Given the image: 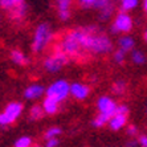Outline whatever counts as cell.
I'll list each match as a JSON object with an SVG mask.
<instances>
[{
    "label": "cell",
    "mask_w": 147,
    "mask_h": 147,
    "mask_svg": "<svg viewBox=\"0 0 147 147\" xmlns=\"http://www.w3.org/2000/svg\"><path fill=\"white\" fill-rule=\"evenodd\" d=\"M56 44H57L58 47H60V49H61L64 53H66L70 58L84 57V56L86 55L85 52H84V49H82L80 40L77 38L74 32H73V29L66 32L61 37V40L57 41Z\"/></svg>",
    "instance_id": "cell-3"
},
{
    "label": "cell",
    "mask_w": 147,
    "mask_h": 147,
    "mask_svg": "<svg viewBox=\"0 0 147 147\" xmlns=\"http://www.w3.org/2000/svg\"><path fill=\"white\" fill-rule=\"evenodd\" d=\"M11 60H12L13 64L20 65V66H27L31 62V60L27 57V55H25L24 52H21L20 49H13V51L11 52Z\"/></svg>",
    "instance_id": "cell-13"
},
{
    "label": "cell",
    "mask_w": 147,
    "mask_h": 147,
    "mask_svg": "<svg viewBox=\"0 0 147 147\" xmlns=\"http://www.w3.org/2000/svg\"><path fill=\"white\" fill-rule=\"evenodd\" d=\"M73 32L80 40L85 53H89L93 56H101L113 52V41L97 25L74 28Z\"/></svg>",
    "instance_id": "cell-1"
},
{
    "label": "cell",
    "mask_w": 147,
    "mask_h": 147,
    "mask_svg": "<svg viewBox=\"0 0 147 147\" xmlns=\"http://www.w3.org/2000/svg\"><path fill=\"white\" fill-rule=\"evenodd\" d=\"M61 133H62V130L60 129V127H49L48 130L45 131L44 138H45V139H51V138H57Z\"/></svg>",
    "instance_id": "cell-24"
},
{
    "label": "cell",
    "mask_w": 147,
    "mask_h": 147,
    "mask_svg": "<svg viewBox=\"0 0 147 147\" xmlns=\"http://www.w3.org/2000/svg\"><path fill=\"white\" fill-rule=\"evenodd\" d=\"M126 89H127V85L123 80H118V81H115L113 85H111V92H113L115 96H123V94L126 93Z\"/></svg>",
    "instance_id": "cell-19"
},
{
    "label": "cell",
    "mask_w": 147,
    "mask_h": 147,
    "mask_svg": "<svg viewBox=\"0 0 147 147\" xmlns=\"http://www.w3.org/2000/svg\"><path fill=\"white\" fill-rule=\"evenodd\" d=\"M126 123H127V115L117 113L114 117L110 118L109 126L113 131H118V130H121V129H123V127L126 126Z\"/></svg>",
    "instance_id": "cell-12"
},
{
    "label": "cell",
    "mask_w": 147,
    "mask_h": 147,
    "mask_svg": "<svg viewBox=\"0 0 147 147\" xmlns=\"http://www.w3.org/2000/svg\"><path fill=\"white\" fill-rule=\"evenodd\" d=\"M72 17V12L69 11H58V19L61 21H68Z\"/></svg>",
    "instance_id": "cell-28"
},
{
    "label": "cell",
    "mask_w": 147,
    "mask_h": 147,
    "mask_svg": "<svg viewBox=\"0 0 147 147\" xmlns=\"http://www.w3.org/2000/svg\"><path fill=\"white\" fill-rule=\"evenodd\" d=\"M89 81H90V82H92V84H96V82H97V81H98V78H97V76L92 74V76H90V77H89Z\"/></svg>",
    "instance_id": "cell-36"
},
{
    "label": "cell",
    "mask_w": 147,
    "mask_h": 147,
    "mask_svg": "<svg viewBox=\"0 0 147 147\" xmlns=\"http://www.w3.org/2000/svg\"><path fill=\"white\" fill-rule=\"evenodd\" d=\"M27 11H28V7L24 1V3L20 4V5L16 7L15 9L9 11V12H8V16H9L13 21H21L25 17V15H27Z\"/></svg>",
    "instance_id": "cell-14"
},
{
    "label": "cell",
    "mask_w": 147,
    "mask_h": 147,
    "mask_svg": "<svg viewBox=\"0 0 147 147\" xmlns=\"http://www.w3.org/2000/svg\"><path fill=\"white\" fill-rule=\"evenodd\" d=\"M139 144L142 147H146L147 146V135H140V137H139Z\"/></svg>",
    "instance_id": "cell-34"
},
{
    "label": "cell",
    "mask_w": 147,
    "mask_h": 147,
    "mask_svg": "<svg viewBox=\"0 0 147 147\" xmlns=\"http://www.w3.org/2000/svg\"><path fill=\"white\" fill-rule=\"evenodd\" d=\"M94 3H96V0H78V4L81 8L94 7Z\"/></svg>",
    "instance_id": "cell-30"
},
{
    "label": "cell",
    "mask_w": 147,
    "mask_h": 147,
    "mask_svg": "<svg viewBox=\"0 0 147 147\" xmlns=\"http://www.w3.org/2000/svg\"><path fill=\"white\" fill-rule=\"evenodd\" d=\"M23 110H24L23 103L13 101V102H9L7 106H5V109H4V113L9 117V119L12 121V122H15V121H16L17 118L21 115Z\"/></svg>",
    "instance_id": "cell-10"
},
{
    "label": "cell",
    "mask_w": 147,
    "mask_h": 147,
    "mask_svg": "<svg viewBox=\"0 0 147 147\" xmlns=\"http://www.w3.org/2000/svg\"><path fill=\"white\" fill-rule=\"evenodd\" d=\"M110 3H113L111 0H96V3H94V8L96 9H102L103 7H106V5H109Z\"/></svg>",
    "instance_id": "cell-29"
},
{
    "label": "cell",
    "mask_w": 147,
    "mask_h": 147,
    "mask_svg": "<svg viewBox=\"0 0 147 147\" xmlns=\"http://www.w3.org/2000/svg\"><path fill=\"white\" fill-rule=\"evenodd\" d=\"M113 60H114V62H115V64L122 65L123 62H125V60H126V52H123L122 49H118L117 52H114Z\"/></svg>",
    "instance_id": "cell-26"
},
{
    "label": "cell",
    "mask_w": 147,
    "mask_h": 147,
    "mask_svg": "<svg viewBox=\"0 0 147 147\" xmlns=\"http://www.w3.org/2000/svg\"><path fill=\"white\" fill-rule=\"evenodd\" d=\"M137 144H138L137 140H129L126 143V147H137Z\"/></svg>",
    "instance_id": "cell-35"
},
{
    "label": "cell",
    "mask_w": 147,
    "mask_h": 147,
    "mask_svg": "<svg viewBox=\"0 0 147 147\" xmlns=\"http://www.w3.org/2000/svg\"><path fill=\"white\" fill-rule=\"evenodd\" d=\"M143 8H144V12L147 15V0H143Z\"/></svg>",
    "instance_id": "cell-37"
},
{
    "label": "cell",
    "mask_w": 147,
    "mask_h": 147,
    "mask_svg": "<svg viewBox=\"0 0 147 147\" xmlns=\"http://www.w3.org/2000/svg\"><path fill=\"white\" fill-rule=\"evenodd\" d=\"M117 113L127 115V114H129V106H127V105H125V103H122V105H118V107H117Z\"/></svg>",
    "instance_id": "cell-32"
},
{
    "label": "cell",
    "mask_w": 147,
    "mask_h": 147,
    "mask_svg": "<svg viewBox=\"0 0 147 147\" xmlns=\"http://www.w3.org/2000/svg\"><path fill=\"white\" fill-rule=\"evenodd\" d=\"M69 94H70V84L66 80H57L45 90V96L57 99L58 102L65 101Z\"/></svg>",
    "instance_id": "cell-5"
},
{
    "label": "cell",
    "mask_w": 147,
    "mask_h": 147,
    "mask_svg": "<svg viewBox=\"0 0 147 147\" xmlns=\"http://www.w3.org/2000/svg\"><path fill=\"white\" fill-rule=\"evenodd\" d=\"M146 147H147V146H146Z\"/></svg>",
    "instance_id": "cell-41"
},
{
    "label": "cell",
    "mask_w": 147,
    "mask_h": 147,
    "mask_svg": "<svg viewBox=\"0 0 147 147\" xmlns=\"http://www.w3.org/2000/svg\"><path fill=\"white\" fill-rule=\"evenodd\" d=\"M131 61L135 64V65H143L144 62H146V56L142 51H131Z\"/></svg>",
    "instance_id": "cell-20"
},
{
    "label": "cell",
    "mask_w": 147,
    "mask_h": 147,
    "mask_svg": "<svg viewBox=\"0 0 147 147\" xmlns=\"http://www.w3.org/2000/svg\"><path fill=\"white\" fill-rule=\"evenodd\" d=\"M32 138L31 137H20L15 142V147H32Z\"/></svg>",
    "instance_id": "cell-25"
},
{
    "label": "cell",
    "mask_w": 147,
    "mask_h": 147,
    "mask_svg": "<svg viewBox=\"0 0 147 147\" xmlns=\"http://www.w3.org/2000/svg\"><path fill=\"white\" fill-rule=\"evenodd\" d=\"M45 88L41 84H31L29 86H27V89L24 90V98L25 99H38L45 94Z\"/></svg>",
    "instance_id": "cell-9"
},
{
    "label": "cell",
    "mask_w": 147,
    "mask_h": 147,
    "mask_svg": "<svg viewBox=\"0 0 147 147\" xmlns=\"http://www.w3.org/2000/svg\"><path fill=\"white\" fill-rule=\"evenodd\" d=\"M139 4V0H121V9L125 12L137 8V5Z\"/></svg>",
    "instance_id": "cell-21"
},
{
    "label": "cell",
    "mask_w": 147,
    "mask_h": 147,
    "mask_svg": "<svg viewBox=\"0 0 147 147\" xmlns=\"http://www.w3.org/2000/svg\"><path fill=\"white\" fill-rule=\"evenodd\" d=\"M55 38L53 29L48 23H41L37 25L33 33V41H32V51L34 53H41L52 44Z\"/></svg>",
    "instance_id": "cell-2"
},
{
    "label": "cell",
    "mask_w": 147,
    "mask_h": 147,
    "mask_svg": "<svg viewBox=\"0 0 147 147\" xmlns=\"http://www.w3.org/2000/svg\"><path fill=\"white\" fill-rule=\"evenodd\" d=\"M73 0H56L57 11H69L72 8Z\"/></svg>",
    "instance_id": "cell-23"
},
{
    "label": "cell",
    "mask_w": 147,
    "mask_h": 147,
    "mask_svg": "<svg viewBox=\"0 0 147 147\" xmlns=\"http://www.w3.org/2000/svg\"><path fill=\"white\" fill-rule=\"evenodd\" d=\"M127 135L129 137H135L138 134V129H137V126H134V125H130V126L127 127Z\"/></svg>",
    "instance_id": "cell-33"
},
{
    "label": "cell",
    "mask_w": 147,
    "mask_h": 147,
    "mask_svg": "<svg viewBox=\"0 0 147 147\" xmlns=\"http://www.w3.org/2000/svg\"><path fill=\"white\" fill-rule=\"evenodd\" d=\"M69 60H70V57H69L66 53H64L57 44H55L53 45L52 55H49L48 57L45 58L42 65H44V69L47 70V72L57 73V72H60L66 64H68Z\"/></svg>",
    "instance_id": "cell-4"
},
{
    "label": "cell",
    "mask_w": 147,
    "mask_h": 147,
    "mask_svg": "<svg viewBox=\"0 0 147 147\" xmlns=\"http://www.w3.org/2000/svg\"><path fill=\"white\" fill-rule=\"evenodd\" d=\"M45 111L42 109V105H33L29 109V119L32 121H38L44 117Z\"/></svg>",
    "instance_id": "cell-16"
},
{
    "label": "cell",
    "mask_w": 147,
    "mask_h": 147,
    "mask_svg": "<svg viewBox=\"0 0 147 147\" xmlns=\"http://www.w3.org/2000/svg\"><path fill=\"white\" fill-rule=\"evenodd\" d=\"M143 37H144V41H147V29H146V32H144V36H143Z\"/></svg>",
    "instance_id": "cell-38"
},
{
    "label": "cell",
    "mask_w": 147,
    "mask_h": 147,
    "mask_svg": "<svg viewBox=\"0 0 147 147\" xmlns=\"http://www.w3.org/2000/svg\"><path fill=\"white\" fill-rule=\"evenodd\" d=\"M90 94V86L84 84V82H73L70 84V96L73 98L84 101L89 97Z\"/></svg>",
    "instance_id": "cell-8"
},
{
    "label": "cell",
    "mask_w": 147,
    "mask_h": 147,
    "mask_svg": "<svg viewBox=\"0 0 147 147\" xmlns=\"http://www.w3.org/2000/svg\"><path fill=\"white\" fill-rule=\"evenodd\" d=\"M109 121H110V117L105 115V114H102V113H99L98 115L93 119V126L94 127H102V126H105L106 123H109Z\"/></svg>",
    "instance_id": "cell-22"
},
{
    "label": "cell",
    "mask_w": 147,
    "mask_h": 147,
    "mask_svg": "<svg viewBox=\"0 0 147 147\" xmlns=\"http://www.w3.org/2000/svg\"><path fill=\"white\" fill-rule=\"evenodd\" d=\"M42 109H44L45 114L53 115L60 109V102H58L57 99L52 98V97H45L44 101H42Z\"/></svg>",
    "instance_id": "cell-11"
},
{
    "label": "cell",
    "mask_w": 147,
    "mask_h": 147,
    "mask_svg": "<svg viewBox=\"0 0 147 147\" xmlns=\"http://www.w3.org/2000/svg\"><path fill=\"white\" fill-rule=\"evenodd\" d=\"M146 110H147V107H146Z\"/></svg>",
    "instance_id": "cell-40"
},
{
    "label": "cell",
    "mask_w": 147,
    "mask_h": 147,
    "mask_svg": "<svg viewBox=\"0 0 147 147\" xmlns=\"http://www.w3.org/2000/svg\"><path fill=\"white\" fill-rule=\"evenodd\" d=\"M23 3H24V0H0V8L9 12Z\"/></svg>",
    "instance_id": "cell-17"
},
{
    "label": "cell",
    "mask_w": 147,
    "mask_h": 147,
    "mask_svg": "<svg viewBox=\"0 0 147 147\" xmlns=\"http://www.w3.org/2000/svg\"><path fill=\"white\" fill-rule=\"evenodd\" d=\"M32 147H41V146H37V144H36V146H32Z\"/></svg>",
    "instance_id": "cell-39"
},
{
    "label": "cell",
    "mask_w": 147,
    "mask_h": 147,
    "mask_svg": "<svg viewBox=\"0 0 147 147\" xmlns=\"http://www.w3.org/2000/svg\"><path fill=\"white\" fill-rule=\"evenodd\" d=\"M117 107H118V105L115 103V101L107 96H101L98 98V101H97V109H98V111L110 117V118L117 114Z\"/></svg>",
    "instance_id": "cell-7"
},
{
    "label": "cell",
    "mask_w": 147,
    "mask_h": 147,
    "mask_svg": "<svg viewBox=\"0 0 147 147\" xmlns=\"http://www.w3.org/2000/svg\"><path fill=\"white\" fill-rule=\"evenodd\" d=\"M118 45H119V49H122L123 52H131L134 51V45H135V41L131 36L126 34V36H122V37L118 40Z\"/></svg>",
    "instance_id": "cell-15"
},
{
    "label": "cell",
    "mask_w": 147,
    "mask_h": 147,
    "mask_svg": "<svg viewBox=\"0 0 147 147\" xmlns=\"http://www.w3.org/2000/svg\"><path fill=\"white\" fill-rule=\"evenodd\" d=\"M58 144H60V140L57 138H51V139H47L45 147H58Z\"/></svg>",
    "instance_id": "cell-31"
},
{
    "label": "cell",
    "mask_w": 147,
    "mask_h": 147,
    "mask_svg": "<svg viewBox=\"0 0 147 147\" xmlns=\"http://www.w3.org/2000/svg\"><path fill=\"white\" fill-rule=\"evenodd\" d=\"M11 123H13V122L9 119V117H8L7 114L4 113V111L0 113V126L5 127V126H8V125H11Z\"/></svg>",
    "instance_id": "cell-27"
},
{
    "label": "cell",
    "mask_w": 147,
    "mask_h": 147,
    "mask_svg": "<svg viewBox=\"0 0 147 147\" xmlns=\"http://www.w3.org/2000/svg\"><path fill=\"white\" fill-rule=\"evenodd\" d=\"M113 12H114V4L110 3L109 5L103 7L102 9H99V13H98V19L101 21H107L110 17L113 16Z\"/></svg>",
    "instance_id": "cell-18"
},
{
    "label": "cell",
    "mask_w": 147,
    "mask_h": 147,
    "mask_svg": "<svg viewBox=\"0 0 147 147\" xmlns=\"http://www.w3.org/2000/svg\"><path fill=\"white\" fill-rule=\"evenodd\" d=\"M134 21L131 19V16L127 12L122 11L115 16L114 19V23L110 27V31L111 33H129V32L133 29Z\"/></svg>",
    "instance_id": "cell-6"
}]
</instances>
